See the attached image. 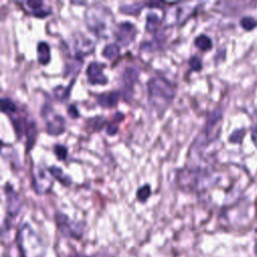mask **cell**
I'll return each mask as SVG.
<instances>
[{
    "instance_id": "obj_1",
    "label": "cell",
    "mask_w": 257,
    "mask_h": 257,
    "mask_svg": "<svg viewBox=\"0 0 257 257\" xmlns=\"http://www.w3.org/2000/svg\"><path fill=\"white\" fill-rule=\"evenodd\" d=\"M248 181L247 172L238 165L208 167L198 193L208 203L217 207H225L239 199Z\"/></svg>"
},
{
    "instance_id": "obj_2",
    "label": "cell",
    "mask_w": 257,
    "mask_h": 257,
    "mask_svg": "<svg viewBox=\"0 0 257 257\" xmlns=\"http://www.w3.org/2000/svg\"><path fill=\"white\" fill-rule=\"evenodd\" d=\"M147 86L149 103L153 110L162 116L176 96V87L173 82L160 74L152 76Z\"/></svg>"
},
{
    "instance_id": "obj_3",
    "label": "cell",
    "mask_w": 257,
    "mask_h": 257,
    "mask_svg": "<svg viewBox=\"0 0 257 257\" xmlns=\"http://www.w3.org/2000/svg\"><path fill=\"white\" fill-rule=\"evenodd\" d=\"M113 14L108 7L93 3L84 12V22L89 31L99 38H107L113 31Z\"/></svg>"
},
{
    "instance_id": "obj_4",
    "label": "cell",
    "mask_w": 257,
    "mask_h": 257,
    "mask_svg": "<svg viewBox=\"0 0 257 257\" xmlns=\"http://www.w3.org/2000/svg\"><path fill=\"white\" fill-rule=\"evenodd\" d=\"M16 241L22 257H45L46 244L28 223L21 225L17 232Z\"/></svg>"
},
{
    "instance_id": "obj_5",
    "label": "cell",
    "mask_w": 257,
    "mask_h": 257,
    "mask_svg": "<svg viewBox=\"0 0 257 257\" xmlns=\"http://www.w3.org/2000/svg\"><path fill=\"white\" fill-rule=\"evenodd\" d=\"M41 114L45 119L46 132L50 136H59L64 133L66 127L65 119L62 115L53 113V110L50 105H43L41 109Z\"/></svg>"
},
{
    "instance_id": "obj_6",
    "label": "cell",
    "mask_w": 257,
    "mask_h": 257,
    "mask_svg": "<svg viewBox=\"0 0 257 257\" xmlns=\"http://www.w3.org/2000/svg\"><path fill=\"white\" fill-rule=\"evenodd\" d=\"M53 186V177L48 169L35 167L32 170V187L37 195L47 194Z\"/></svg>"
},
{
    "instance_id": "obj_7",
    "label": "cell",
    "mask_w": 257,
    "mask_h": 257,
    "mask_svg": "<svg viewBox=\"0 0 257 257\" xmlns=\"http://www.w3.org/2000/svg\"><path fill=\"white\" fill-rule=\"evenodd\" d=\"M55 221L59 231L66 237L79 239L82 235V228L80 223L71 221L66 215L57 212L55 214Z\"/></svg>"
},
{
    "instance_id": "obj_8",
    "label": "cell",
    "mask_w": 257,
    "mask_h": 257,
    "mask_svg": "<svg viewBox=\"0 0 257 257\" xmlns=\"http://www.w3.org/2000/svg\"><path fill=\"white\" fill-rule=\"evenodd\" d=\"M113 34L116 42L120 44V46L126 47L135 41L138 34V29L132 22L123 21L116 25Z\"/></svg>"
},
{
    "instance_id": "obj_9",
    "label": "cell",
    "mask_w": 257,
    "mask_h": 257,
    "mask_svg": "<svg viewBox=\"0 0 257 257\" xmlns=\"http://www.w3.org/2000/svg\"><path fill=\"white\" fill-rule=\"evenodd\" d=\"M139 71L134 66H126L121 75V94L125 101H130L134 93V85L138 81Z\"/></svg>"
},
{
    "instance_id": "obj_10",
    "label": "cell",
    "mask_w": 257,
    "mask_h": 257,
    "mask_svg": "<svg viewBox=\"0 0 257 257\" xmlns=\"http://www.w3.org/2000/svg\"><path fill=\"white\" fill-rule=\"evenodd\" d=\"M221 123H222L221 112L218 110L212 111L207 118L204 132H203L205 140L207 142H214L218 139L221 131Z\"/></svg>"
},
{
    "instance_id": "obj_11",
    "label": "cell",
    "mask_w": 257,
    "mask_h": 257,
    "mask_svg": "<svg viewBox=\"0 0 257 257\" xmlns=\"http://www.w3.org/2000/svg\"><path fill=\"white\" fill-rule=\"evenodd\" d=\"M4 192L6 197L7 213L10 217H15L19 214V212L22 209V206H23L22 200L9 183H6L4 187Z\"/></svg>"
},
{
    "instance_id": "obj_12",
    "label": "cell",
    "mask_w": 257,
    "mask_h": 257,
    "mask_svg": "<svg viewBox=\"0 0 257 257\" xmlns=\"http://www.w3.org/2000/svg\"><path fill=\"white\" fill-rule=\"evenodd\" d=\"M93 48H94V43L89 38L85 37L82 34H78L74 36L73 51H74V57L76 60L80 61V58H83L85 55L91 53Z\"/></svg>"
},
{
    "instance_id": "obj_13",
    "label": "cell",
    "mask_w": 257,
    "mask_h": 257,
    "mask_svg": "<svg viewBox=\"0 0 257 257\" xmlns=\"http://www.w3.org/2000/svg\"><path fill=\"white\" fill-rule=\"evenodd\" d=\"M103 64L95 61H91L85 70L87 81L90 84H106L107 83V77L102 71Z\"/></svg>"
},
{
    "instance_id": "obj_14",
    "label": "cell",
    "mask_w": 257,
    "mask_h": 257,
    "mask_svg": "<svg viewBox=\"0 0 257 257\" xmlns=\"http://www.w3.org/2000/svg\"><path fill=\"white\" fill-rule=\"evenodd\" d=\"M120 97V92L118 90H112L107 92H102L96 96V101L99 106L103 108H110L116 105Z\"/></svg>"
},
{
    "instance_id": "obj_15",
    "label": "cell",
    "mask_w": 257,
    "mask_h": 257,
    "mask_svg": "<svg viewBox=\"0 0 257 257\" xmlns=\"http://www.w3.org/2000/svg\"><path fill=\"white\" fill-rule=\"evenodd\" d=\"M26 5L31 10V13L34 17L37 18H45L51 13V8L45 6L43 1L38 0H29L25 2Z\"/></svg>"
},
{
    "instance_id": "obj_16",
    "label": "cell",
    "mask_w": 257,
    "mask_h": 257,
    "mask_svg": "<svg viewBox=\"0 0 257 257\" xmlns=\"http://www.w3.org/2000/svg\"><path fill=\"white\" fill-rule=\"evenodd\" d=\"M162 25V20L156 13H148L146 17V30L149 33H158L160 32Z\"/></svg>"
},
{
    "instance_id": "obj_17",
    "label": "cell",
    "mask_w": 257,
    "mask_h": 257,
    "mask_svg": "<svg viewBox=\"0 0 257 257\" xmlns=\"http://www.w3.org/2000/svg\"><path fill=\"white\" fill-rule=\"evenodd\" d=\"M37 60L41 65H46L50 61V46L45 41H40L37 44Z\"/></svg>"
},
{
    "instance_id": "obj_18",
    "label": "cell",
    "mask_w": 257,
    "mask_h": 257,
    "mask_svg": "<svg viewBox=\"0 0 257 257\" xmlns=\"http://www.w3.org/2000/svg\"><path fill=\"white\" fill-rule=\"evenodd\" d=\"M49 173L51 174V176L56 179L62 186H65V187H68L71 183H72V180L71 178L66 175L59 167H56V166H50L49 168H47Z\"/></svg>"
},
{
    "instance_id": "obj_19",
    "label": "cell",
    "mask_w": 257,
    "mask_h": 257,
    "mask_svg": "<svg viewBox=\"0 0 257 257\" xmlns=\"http://www.w3.org/2000/svg\"><path fill=\"white\" fill-rule=\"evenodd\" d=\"M190 3H178V6L176 8V23H184L191 15V11L194 9V7H188Z\"/></svg>"
},
{
    "instance_id": "obj_20",
    "label": "cell",
    "mask_w": 257,
    "mask_h": 257,
    "mask_svg": "<svg viewBox=\"0 0 257 257\" xmlns=\"http://www.w3.org/2000/svg\"><path fill=\"white\" fill-rule=\"evenodd\" d=\"M26 152H29L34 144H35V141L37 139V127H36V123L35 121L32 119L27 127V131H26Z\"/></svg>"
},
{
    "instance_id": "obj_21",
    "label": "cell",
    "mask_w": 257,
    "mask_h": 257,
    "mask_svg": "<svg viewBox=\"0 0 257 257\" xmlns=\"http://www.w3.org/2000/svg\"><path fill=\"white\" fill-rule=\"evenodd\" d=\"M145 5H146V3H144V2H134V3H130V4H122L119 6L118 10H119V12H121L123 14L139 15Z\"/></svg>"
},
{
    "instance_id": "obj_22",
    "label": "cell",
    "mask_w": 257,
    "mask_h": 257,
    "mask_svg": "<svg viewBox=\"0 0 257 257\" xmlns=\"http://www.w3.org/2000/svg\"><path fill=\"white\" fill-rule=\"evenodd\" d=\"M119 51H120V47L117 43H108L103 47L101 53H102L103 57L112 61L116 57H118Z\"/></svg>"
},
{
    "instance_id": "obj_23",
    "label": "cell",
    "mask_w": 257,
    "mask_h": 257,
    "mask_svg": "<svg viewBox=\"0 0 257 257\" xmlns=\"http://www.w3.org/2000/svg\"><path fill=\"white\" fill-rule=\"evenodd\" d=\"M74 83V79L72 81H70V83L67 86H63V85H57L53 88V93L55 95V97L59 100H66L69 95H70V90H71V86Z\"/></svg>"
},
{
    "instance_id": "obj_24",
    "label": "cell",
    "mask_w": 257,
    "mask_h": 257,
    "mask_svg": "<svg viewBox=\"0 0 257 257\" xmlns=\"http://www.w3.org/2000/svg\"><path fill=\"white\" fill-rule=\"evenodd\" d=\"M194 44L202 51H208L212 48L213 46V42L211 40V38L209 36H207L206 34H200L198 35L195 40H194Z\"/></svg>"
},
{
    "instance_id": "obj_25",
    "label": "cell",
    "mask_w": 257,
    "mask_h": 257,
    "mask_svg": "<svg viewBox=\"0 0 257 257\" xmlns=\"http://www.w3.org/2000/svg\"><path fill=\"white\" fill-rule=\"evenodd\" d=\"M18 107L14 101H12L8 97H2L1 99V109L5 114H10L14 110H16Z\"/></svg>"
},
{
    "instance_id": "obj_26",
    "label": "cell",
    "mask_w": 257,
    "mask_h": 257,
    "mask_svg": "<svg viewBox=\"0 0 257 257\" xmlns=\"http://www.w3.org/2000/svg\"><path fill=\"white\" fill-rule=\"evenodd\" d=\"M151 195H152V189H151V186L148 184L140 187L137 191V199L142 203L146 202Z\"/></svg>"
},
{
    "instance_id": "obj_27",
    "label": "cell",
    "mask_w": 257,
    "mask_h": 257,
    "mask_svg": "<svg viewBox=\"0 0 257 257\" xmlns=\"http://www.w3.org/2000/svg\"><path fill=\"white\" fill-rule=\"evenodd\" d=\"M87 123H88V127L94 130V131H100L103 126V124L106 122L105 117L103 116H94L91 118L86 119Z\"/></svg>"
},
{
    "instance_id": "obj_28",
    "label": "cell",
    "mask_w": 257,
    "mask_h": 257,
    "mask_svg": "<svg viewBox=\"0 0 257 257\" xmlns=\"http://www.w3.org/2000/svg\"><path fill=\"white\" fill-rule=\"evenodd\" d=\"M53 153L59 161H65L67 158V148L61 144H55L53 146Z\"/></svg>"
},
{
    "instance_id": "obj_29",
    "label": "cell",
    "mask_w": 257,
    "mask_h": 257,
    "mask_svg": "<svg viewBox=\"0 0 257 257\" xmlns=\"http://www.w3.org/2000/svg\"><path fill=\"white\" fill-rule=\"evenodd\" d=\"M189 66L193 71H199L202 69V61L197 55H193L189 59Z\"/></svg>"
},
{
    "instance_id": "obj_30",
    "label": "cell",
    "mask_w": 257,
    "mask_h": 257,
    "mask_svg": "<svg viewBox=\"0 0 257 257\" xmlns=\"http://www.w3.org/2000/svg\"><path fill=\"white\" fill-rule=\"evenodd\" d=\"M116 123H118V122H116L115 120L107 123V126H106V134L107 135L114 136L118 132V126H117Z\"/></svg>"
},
{
    "instance_id": "obj_31",
    "label": "cell",
    "mask_w": 257,
    "mask_h": 257,
    "mask_svg": "<svg viewBox=\"0 0 257 257\" xmlns=\"http://www.w3.org/2000/svg\"><path fill=\"white\" fill-rule=\"evenodd\" d=\"M241 25H242L243 28L249 30V29H252L255 26V21L252 18L245 17L241 20Z\"/></svg>"
},
{
    "instance_id": "obj_32",
    "label": "cell",
    "mask_w": 257,
    "mask_h": 257,
    "mask_svg": "<svg viewBox=\"0 0 257 257\" xmlns=\"http://www.w3.org/2000/svg\"><path fill=\"white\" fill-rule=\"evenodd\" d=\"M67 113L71 118H77L79 116V112H78V109L75 106V104H70L67 107Z\"/></svg>"
},
{
    "instance_id": "obj_33",
    "label": "cell",
    "mask_w": 257,
    "mask_h": 257,
    "mask_svg": "<svg viewBox=\"0 0 257 257\" xmlns=\"http://www.w3.org/2000/svg\"><path fill=\"white\" fill-rule=\"evenodd\" d=\"M251 138L253 143L255 144V146L257 147V122L253 125L252 127V132H251Z\"/></svg>"
},
{
    "instance_id": "obj_34",
    "label": "cell",
    "mask_w": 257,
    "mask_h": 257,
    "mask_svg": "<svg viewBox=\"0 0 257 257\" xmlns=\"http://www.w3.org/2000/svg\"><path fill=\"white\" fill-rule=\"evenodd\" d=\"M123 117H124V114H123L121 111H116V112L114 113L113 120H115L116 122H119V121H121V120L123 119Z\"/></svg>"
},
{
    "instance_id": "obj_35",
    "label": "cell",
    "mask_w": 257,
    "mask_h": 257,
    "mask_svg": "<svg viewBox=\"0 0 257 257\" xmlns=\"http://www.w3.org/2000/svg\"><path fill=\"white\" fill-rule=\"evenodd\" d=\"M255 250H256V255H257V244H256V249Z\"/></svg>"
}]
</instances>
